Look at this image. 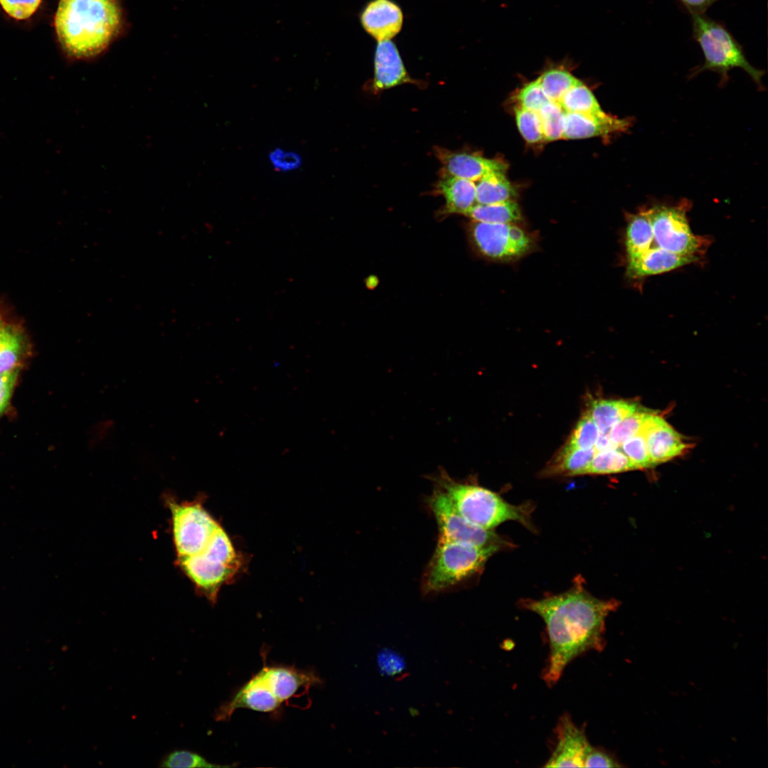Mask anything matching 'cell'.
<instances>
[{
	"label": "cell",
	"mask_w": 768,
	"mask_h": 768,
	"mask_svg": "<svg viewBox=\"0 0 768 768\" xmlns=\"http://www.w3.org/2000/svg\"><path fill=\"white\" fill-rule=\"evenodd\" d=\"M500 550L496 547H478L438 537L422 574V592L439 593L462 584L481 573L488 560Z\"/></svg>",
	"instance_id": "8992f818"
},
{
	"label": "cell",
	"mask_w": 768,
	"mask_h": 768,
	"mask_svg": "<svg viewBox=\"0 0 768 768\" xmlns=\"http://www.w3.org/2000/svg\"><path fill=\"white\" fill-rule=\"evenodd\" d=\"M640 431L645 435L653 466L682 454L689 447L678 432L654 413L646 419Z\"/></svg>",
	"instance_id": "4fadbf2b"
},
{
	"label": "cell",
	"mask_w": 768,
	"mask_h": 768,
	"mask_svg": "<svg viewBox=\"0 0 768 768\" xmlns=\"http://www.w3.org/2000/svg\"><path fill=\"white\" fill-rule=\"evenodd\" d=\"M7 318L0 311V331L7 322Z\"/></svg>",
	"instance_id": "ee69618b"
},
{
	"label": "cell",
	"mask_w": 768,
	"mask_h": 768,
	"mask_svg": "<svg viewBox=\"0 0 768 768\" xmlns=\"http://www.w3.org/2000/svg\"><path fill=\"white\" fill-rule=\"evenodd\" d=\"M161 767H228L229 765L212 764L201 755L188 750H175L166 755Z\"/></svg>",
	"instance_id": "836d02e7"
},
{
	"label": "cell",
	"mask_w": 768,
	"mask_h": 768,
	"mask_svg": "<svg viewBox=\"0 0 768 768\" xmlns=\"http://www.w3.org/2000/svg\"><path fill=\"white\" fill-rule=\"evenodd\" d=\"M18 372V368L0 373V416L9 404Z\"/></svg>",
	"instance_id": "60d3db41"
},
{
	"label": "cell",
	"mask_w": 768,
	"mask_h": 768,
	"mask_svg": "<svg viewBox=\"0 0 768 768\" xmlns=\"http://www.w3.org/2000/svg\"><path fill=\"white\" fill-rule=\"evenodd\" d=\"M632 124V119L604 113L602 114L567 112L565 114L562 138L584 139L593 137H608L626 132Z\"/></svg>",
	"instance_id": "9a60e30c"
},
{
	"label": "cell",
	"mask_w": 768,
	"mask_h": 768,
	"mask_svg": "<svg viewBox=\"0 0 768 768\" xmlns=\"http://www.w3.org/2000/svg\"><path fill=\"white\" fill-rule=\"evenodd\" d=\"M274 167L279 171H290L298 168L301 164V158L296 153L285 152L277 149L270 155Z\"/></svg>",
	"instance_id": "ab89813d"
},
{
	"label": "cell",
	"mask_w": 768,
	"mask_h": 768,
	"mask_svg": "<svg viewBox=\"0 0 768 768\" xmlns=\"http://www.w3.org/2000/svg\"><path fill=\"white\" fill-rule=\"evenodd\" d=\"M614 754L602 747L591 745L586 754L584 767H622Z\"/></svg>",
	"instance_id": "8d00e7d4"
},
{
	"label": "cell",
	"mask_w": 768,
	"mask_h": 768,
	"mask_svg": "<svg viewBox=\"0 0 768 768\" xmlns=\"http://www.w3.org/2000/svg\"><path fill=\"white\" fill-rule=\"evenodd\" d=\"M619 447L629 459L636 469L653 466L649 454L645 435L641 431L625 440Z\"/></svg>",
	"instance_id": "d6a6232c"
},
{
	"label": "cell",
	"mask_w": 768,
	"mask_h": 768,
	"mask_svg": "<svg viewBox=\"0 0 768 768\" xmlns=\"http://www.w3.org/2000/svg\"><path fill=\"white\" fill-rule=\"evenodd\" d=\"M359 20L368 35L381 41L391 40L400 32L404 16L393 0H370L361 10Z\"/></svg>",
	"instance_id": "5bb4252c"
},
{
	"label": "cell",
	"mask_w": 768,
	"mask_h": 768,
	"mask_svg": "<svg viewBox=\"0 0 768 768\" xmlns=\"http://www.w3.org/2000/svg\"><path fill=\"white\" fill-rule=\"evenodd\" d=\"M514 113L518 128L528 143L545 141L541 121L538 112L516 107Z\"/></svg>",
	"instance_id": "4dcf8cb0"
},
{
	"label": "cell",
	"mask_w": 768,
	"mask_h": 768,
	"mask_svg": "<svg viewBox=\"0 0 768 768\" xmlns=\"http://www.w3.org/2000/svg\"><path fill=\"white\" fill-rule=\"evenodd\" d=\"M690 14H703L714 3L720 0H678Z\"/></svg>",
	"instance_id": "b9f144b4"
},
{
	"label": "cell",
	"mask_w": 768,
	"mask_h": 768,
	"mask_svg": "<svg viewBox=\"0 0 768 768\" xmlns=\"http://www.w3.org/2000/svg\"><path fill=\"white\" fill-rule=\"evenodd\" d=\"M651 414L650 410L639 407L612 428L609 432L610 438L619 447L625 440L640 431L644 422Z\"/></svg>",
	"instance_id": "f546056e"
},
{
	"label": "cell",
	"mask_w": 768,
	"mask_h": 768,
	"mask_svg": "<svg viewBox=\"0 0 768 768\" xmlns=\"http://www.w3.org/2000/svg\"><path fill=\"white\" fill-rule=\"evenodd\" d=\"M595 453L594 448L583 449L565 444L554 464L546 471L547 474L567 476L585 474Z\"/></svg>",
	"instance_id": "d4e9b609"
},
{
	"label": "cell",
	"mask_w": 768,
	"mask_h": 768,
	"mask_svg": "<svg viewBox=\"0 0 768 768\" xmlns=\"http://www.w3.org/2000/svg\"><path fill=\"white\" fill-rule=\"evenodd\" d=\"M639 407L636 403L622 400L597 399L590 402L587 412L596 424L599 433H609L620 420Z\"/></svg>",
	"instance_id": "ffe728a7"
},
{
	"label": "cell",
	"mask_w": 768,
	"mask_h": 768,
	"mask_svg": "<svg viewBox=\"0 0 768 768\" xmlns=\"http://www.w3.org/2000/svg\"><path fill=\"white\" fill-rule=\"evenodd\" d=\"M520 604L538 614L545 624L549 654L541 678L553 687L575 658L604 649L606 619L619 602L594 597L579 580L566 592L540 599H523Z\"/></svg>",
	"instance_id": "6da1fadb"
},
{
	"label": "cell",
	"mask_w": 768,
	"mask_h": 768,
	"mask_svg": "<svg viewBox=\"0 0 768 768\" xmlns=\"http://www.w3.org/2000/svg\"><path fill=\"white\" fill-rule=\"evenodd\" d=\"M693 36L699 44L704 61L693 68L690 78L710 70L720 76V85L729 80V72L741 68L762 89L764 71L754 67L747 59L742 46L722 23L703 14H691Z\"/></svg>",
	"instance_id": "5b68a950"
},
{
	"label": "cell",
	"mask_w": 768,
	"mask_h": 768,
	"mask_svg": "<svg viewBox=\"0 0 768 768\" xmlns=\"http://www.w3.org/2000/svg\"><path fill=\"white\" fill-rule=\"evenodd\" d=\"M436 190L445 199L442 211L444 214L457 213L466 215L476 204V184L472 181L442 172L437 181Z\"/></svg>",
	"instance_id": "d6986e66"
},
{
	"label": "cell",
	"mask_w": 768,
	"mask_h": 768,
	"mask_svg": "<svg viewBox=\"0 0 768 768\" xmlns=\"http://www.w3.org/2000/svg\"><path fill=\"white\" fill-rule=\"evenodd\" d=\"M470 234L478 250L496 260L517 259L527 253L533 244L530 235L515 223L474 221Z\"/></svg>",
	"instance_id": "8fae6325"
},
{
	"label": "cell",
	"mask_w": 768,
	"mask_h": 768,
	"mask_svg": "<svg viewBox=\"0 0 768 768\" xmlns=\"http://www.w3.org/2000/svg\"><path fill=\"white\" fill-rule=\"evenodd\" d=\"M654 240L648 208H643L636 213L630 215L625 238L627 260L649 249Z\"/></svg>",
	"instance_id": "44dd1931"
},
{
	"label": "cell",
	"mask_w": 768,
	"mask_h": 768,
	"mask_svg": "<svg viewBox=\"0 0 768 768\" xmlns=\"http://www.w3.org/2000/svg\"><path fill=\"white\" fill-rule=\"evenodd\" d=\"M688 201L676 205H655L648 208L657 246L683 256L696 257L705 250L708 240L694 235L686 216Z\"/></svg>",
	"instance_id": "ba28073f"
},
{
	"label": "cell",
	"mask_w": 768,
	"mask_h": 768,
	"mask_svg": "<svg viewBox=\"0 0 768 768\" xmlns=\"http://www.w3.org/2000/svg\"><path fill=\"white\" fill-rule=\"evenodd\" d=\"M168 501L177 560L201 553L220 525L199 501L182 503Z\"/></svg>",
	"instance_id": "9c48e42d"
},
{
	"label": "cell",
	"mask_w": 768,
	"mask_h": 768,
	"mask_svg": "<svg viewBox=\"0 0 768 768\" xmlns=\"http://www.w3.org/2000/svg\"><path fill=\"white\" fill-rule=\"evenodd\" d=\"M556 743L545 767H584L591 746L585 727H578L568 713H564L555 727Z\"/></svg>",
	"instance_id": "7c38bea8"
},
{
	"label": "cell",
	"mask_w": 768,
	"mask_h": 768,
	"mask_svg": "<svg viewBox=\"0 0 768 768\" xmlns=\"http://www.w3.org/2000/svg\"><path fill=\"white\" fill-rule=\"evenodd\" d=\"M636 469L626 455L618 448L597 451L585 474H607Z\"/></svg>",
	"instance_id": "4316f807"
},
{
	"label": "cell",
	"mask_w": 768,
	"mask_h": 768,
	"mask_svg": "<svg viewBox=\"0 0 768 768\" xmlns=\"http://www.w3.org/2000/svg\"><path fill=\"white\" fill-rule=\"evenodd\" d=\"M405 83H416L407 73L395 43L391 40L378 41L374 53L372 87L382 91Z\"/></svg>",
	"instance_id": "e0dca14e"
},
{
	"label": "cell",
	"mask_w": 768,
	"mask_h": 768,
	"mask_svg": "<svg viewBox=\"0 0 768 768\" xmlns=\"http://www.w3.org/2000/svg\"><path fill=\"white\" fill-rule=\"evenodd\" d=\"M698 259L675 254L658 246L651 247L639 255L628 259L626 273L629 278L639 279L673 270Z\"/></svg>",
	"instance_id": "ac0fdd59"
},
{
	"label": "cell",
	"mask_w": 768,
	"mask_h": 768,
	"mask_svg": "<svg viewBox=\"0 0 768 768\" xmlns=\"http://www.w3.org/2000/svg\"><path fill=\"white\" fill-rule=\"evenodd\" d=\"M177 562L213 604L216 602L221 586L233 579L240 565L239 556L221 526L203 551Z\"/></svg>",
	"instance_id": "52a82bcc"
},
{
	"label": "cell",
	"mask_w": 768,
	"mask_h": 768,
	"mask_svg": "<svg viewBox=\"0 0 768 768\" xmlns=\"http://www.w3.org/2000/svg\"><path fill=\"white\" fill-rule=\"evenodd\" d=\"M504 172H493L479 179L476 185V202L490 204L513 200L517 192Z\"/></svg>",
	"instance_id": "603a6c76"
},
{
	"label": "cell",
	"mask_w": 768,
	"mask_h": 768,
	"mask_svg": "<svg viewBox=\"0 0 768 768\" xmlns=\"http://www.w3.org/2000/svg\"><path fill=\"white\" fill-rule=\"evenodd\" d=\"M599 434L596 424L586 412L577 423L566 444L583 449L594 448Z\"/></svg>",
	"instance_id": "1f68e13d"
},
{
	"label": "cell",
	"mask_w": 768,
	"mask_h": 768,
	"mask_svg": "<svg viewBox=\"0 0 768 768\" xmlns=\"http://www.w3.org/2000/svg\"><path fill=\"white\" fill-rule=\"evenodd\" d=\"M41 0H0L3 9L11 17L23 20L29 18L38 8Z\"/></svg>",
	"instance_id": "d590c367"
},
{
	"label": "cell",
	"mask_w": 768,
	"mask_h": 768,
	"mask_svg": "<svg viewBox=\"0 0 768 768\" xmlns=\"http://www.w3.org/2000/svg\"><path fill=\"white\" fill-rule=\"evenodd\" d=\"M427 503L436 520L439 538L478 547H496L500 550L513 546L493 530L481 528L465 519L438 487L428 498Z\"/></svg>",
	"instance_id": "30bf717a"
},
{
	"label": "cell",
	"mask_w": 768,
	"mask_h": 768,
	"mask_svg": "<svg viewBox=\"0 0 768 768\" xmlns=\"http://www.w3.org/2000/svg\"><path fill=\"white\" fill-rule=\"evenodd\" d=\"M119 23L116 0H60L54 21L62 46L78 58L100 53L117 33Z\"/></svg>",
	"instance_id": "7a4b0ae2"
},
{
	"label": "cell",
	"mask_w": 768,
	"mask_h": 768,
	"mask_svg": "<svg viewBox=\"0 0 768 768\" xmlns=\"http://www.w3.org/2000/svg\"><path fill=\"white\" fill-rule=\"evenodd\" d=\"M434 480L457 511L477 526L493 530L503 522L515 521L529 530L534 529L530 505H512L492 491L475 484L455 481L444 471Z\"/></svg>",
	"instance_id": "277c9868"
},
{
	"label": "cell",
	"mask_w": 768,
	"mask_h": 768,
	"mask_svg": "<svg viewBox=\"0 0 768 768\" xmlns=\"http://www.w3.org/2000/svg\"><path fill=\"white\" fill-rule=\"evenodd\" d=\"M516 100L518 107L534 112H538L550 101L544 93L538 78L523 85L517 92Z\"/></svg>",
	"instance_id": "e575fe53"
},
{
	"label": "cell",
	"mask_w": 768,
	"mask_h": 768,
	"mask_svg": "<svg viewBox=\"0 0 768 768\" xmlns=\"http://www.w3.org/2000/svg\"><path fill=\"white\" fill-rule=\"evenodd\" d=\"M618 447H617L610 438L609 433H599L594 445L596 452L616 449Z\"/></svg>",
	"instance_id": "7bdbcfd3"
},
{
	"label": "cell",
	"mask_w": 768,
	"mask_h": 768,
	"mask_svg": "<svg viewBox=\"0 0 768 768\" xmlns=\"http://www.w3.org/2000/svg\"><path fill=\"white\" fill-rule=\"evenodd\" d=\"M321 683L313 671L290 666H264L246 682L214 715L217 721L228 720L239 708L274 713L290 701L309 694L311 687Z\"/></svg>",
	"instance_id": "3957f363"
},
{
	"label": "cell",
	"mask_w": 768,
	"mask_h": 768,
	"mask_svg": "<svg viewBox=\"0 0 768 768\" xmlns=\"http://www.w3.org/2000/svg\"><path fill=\"white\" fill-rule=\"evenodd\" d=\"M25 348L21 329L7 321L0 331V373L18 369Z\"/></svg>",
	"instance_id": "7402d4cb"
},
{
	"label": "cell",
	"mask_w": 768,
	"mask_h": 768,
	"mask_svg": "<svg viewBox=\"0 0 768 768\" xmlns=\"http://www.w3.org/2000/svg\"><path fill=\"white\" fill-rule=\"evenodd\" d=\"M558 103L567 112L594 114L605 113L591 90L581 81L568 90Z\"/></svg>",
	"instance_id": "484cf974"
},
{
	"label": "cell",
	"mask_w": 768,
	"mask_h": 768,
	"mask_svg": "<svg viewBox=\"0 0 768 768\" xmlns=\"http://www.w3.org/2000/svg\"><path fill=\"white\" fill-rule=\"evenodd\" d=\"M474 221L489 223H515L521 219L518 203L514 200L490 204H475L466 213Z\"/></svg>",
	"instance_id": "cb8c5ba5"
},
{
	"label": "cell",
	"mask_w": 768,
	"mask_h": 768,
	"mask_svg": "<svg viewBox=\"0 0 768 768\" xmlns=\"http://www.w3.org/2000/svg\"><path fill=\"white\" fill-rule=\"evenodd\" d=\"M434 154L444 167L442 172L472 181H479L493 172H504L507 164L498 159H490L481 156L457 152L437 147Z\"/></svg>",
	"instance_id": "2e32d148"
},
{
	"label": "cell",
	"mask_w": 768,
	"mask_h": 768,
	"mask_svg": "<svg viewBox=\"0 0 768 768\" xmlns=\"http://www.w3.org/2000/svg\"><path fill=\"white\" fill-rule=\"evenodd\" d=\"M538 112L541 121L544 140L550 142L562 138L565 112L560 104L549 101Z\"/></svg>",
	"instance_id": "f1b7e54d"
},
{
	"label": "cell",
	"mask_w": 768,
	"mask_h": 768,
	"mask_svg": "<svg viewBox=\"0 0 768 768\" xmlns=\"http://www.w3.org/2000/svg\"><path fill=\"white\" fill-rule=\"evenodd\" d=\"M538 79L548 98L556 102L568 90L580 82L569 70L561 67L545 70Z\"/></svg>",
	"instance_id": "83f0119b"
},
{
	"label": "cell",
	"mask_w": 768,
	"mask_h": 768,
	"mask_svg": "<svg viewBox=\"0 0 768 768\" xmlns=\"http://www.w3.org/2000/svg\"><path fill=\"white\" fill-rule=\"evenodd\" d=\"M380 671L387 676H395L405 669L403 658L390 649H383L378 654Z\"/></svg>",
	"instance_id": "74e56055"
},
{
	"label": "cell",
	"mask_w": 768,
	"mask_h": 768,
	"mask_svg": "<svg viewBox=\"0 0 768 768\" xmlns=\"http://www.w3.org/2000/svg\"><path fill=\"white\" fill-rule=\"evenodd\" d=\"M115 430V422L112 420H99L91 426L90 446L91 449L102 447L112 437Z\"/></svg>",
	"instance_id": "f35d334b"
}]
</instances>
